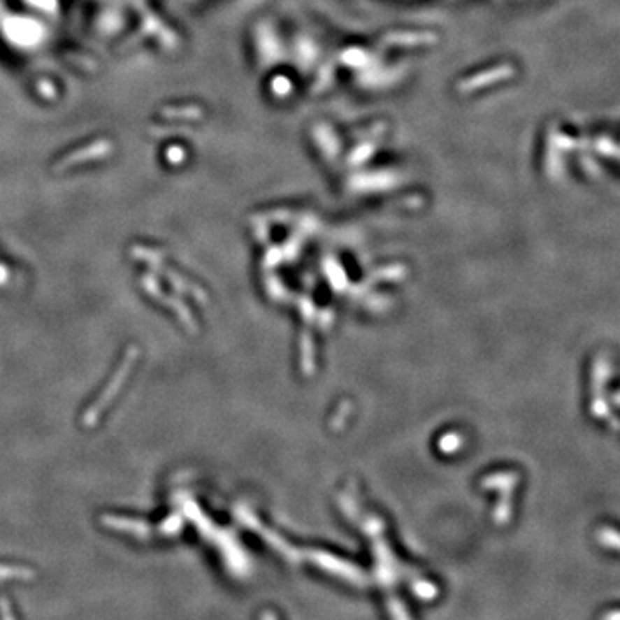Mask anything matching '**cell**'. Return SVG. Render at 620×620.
<instances>
[{
    "mask_svg": "<svg viewBox=\"0 0 620 620\" xmlns=\"http://www.w3.org/2000/svg\"><path fill=\"white\" fill-rule=\"evenodd\" d=\"M135 357H136V348H129L128 357H126L124 362H122V366L120 367V370H117L113 384H109V388L102 393V396H100L99 402H96L94 407L88 408L87 415H85V424L87 426L94 424V422L96 421V417L100 415V412L106 408L107 403L110 402V398H113V396L120 391V384L122 382V380H126V376H128V370H129V367L133 366V362H135Z\"/></svg>",
    "mask_w": 620,
    "mask_h": 620,
    "instance_id": "1",
    "label": "cell"
}]
</instances>
